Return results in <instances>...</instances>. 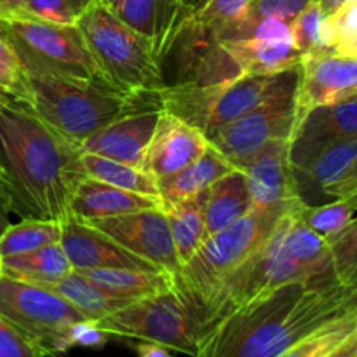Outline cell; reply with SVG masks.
<instances>
[{"mask_svg": "<svg viewBox=\"0 0 357 357\" xmlns=\"http://www.w3.org/2000/svg\"><path fill=\"white\" fill-rule=\"evenodd\" d=\"M357 155V138L326 146L312 157L302 169L295 171V183L300 199L307 206L314 199H324V190L347 171Z\"/></svg>", "mask_w": 357, "mask_h": 357, "instance_id": "cell-22", "label": "cell"}, {"mask_svg": "<svg viewBox=\"0 0 357 357\" xmlns=\"http://www.w3.org/2000/svg\"><path fill=\"white\" fill-rule=\"evenodd\" d=\"M251 209H253V201H251L246 174L241 169L230 171L206 190V234L209 237L227 229L244 215H248Z\"/></svg>", "mask_w": 357, "mask_h": 357, "instance_id": "cell-24", "label": "cell"}, {"mask_svg": "<svg viewBox=\"0 0 357 357\" xmlns=\"http://www.w3.org/2000/svg\"><path fill=\"white\" fill-rule=\"evenodd\" d=\"M70 347H86V349H101L107 345L108 335L98 326L94 321H79L72 324L66 331Z\"/></svg>", "mask_w": 357, "mask_h": 357, "instance_id": "cell-41", "label": "cell"}, {"mask_svg": "<svg viewBox=\"0 0 357 357\" xmlns=\"http://www.w3.org/2000/svg\"><path fill=\"white\" fill-rule=\"evenodd\" d=\"M152 208H162V201L86 176L70 201V218L89 223Z\"/></svg>", "mask_w": 357, "mask_h": 357, "instance_id": "cell-20", "label": "cell"}, {"mask_svg": "<svg viewBox=\"0 0 357 357\" xmlns=\"http://www.w3.org/2000/svg\"><path fill=\"white\" fill-rule=\"evenodd\" d=\"M96 324L108 337L153 342L194 357L202 338L197 319L174 289L135 300Z\"/></svg>", "mask_w": 357, "mask_h": 357, "instance_id": "cell-8", "label": "cell"}, {"mask_svg": "<svg viewBox=\"0 0 357 357\" xmlns=\"http://www.w3.org/2000/svg\"><path fill=\"white\" fill-rule=\"evenodd\" d=\"M37 286H42V288L58 295L59 298L75 307L80 314H84L86 319L94 321V323L107 317L108 314L122 309L128 303L135 302V300L122 298V296H115L112 293L105 291L101 286L94 284L91 279H87L86 275L77 271H72L68 275L58 279V281Z\"/></svg>", "mask_w": 357, "mask_h": 357, "instance_id": "cell-26", "label": "cell"}, {"mask_svg": "<svg viewBox=\"0 0 357 357\" xmlns=\"http://www.w3.org/2000/svg\"><path fill=\"white\" fill-rule=\"evenodd\" d=\"M291 208L251 209L236 223L209 236L201 250L174 274V291L195 316L202 337L208 333L213 309L229 279L260 251L279 220Z\"/></svg>", "mask_w": 357, "mask_h": 357, "instance_id": "cell-3", "label": "cell"}, {"mask_svg": "<svg viewBox=\"0 0 357 357\" xmlns=\"http://www.w3.org/2000/svg\"><path fill=\"white\" fill-rule=\"evenodd\" d=\"M328 14L319 2H310L291 23L293 44L302 56L316 51H324L326 45Z\"/></svg>", "mask_w": 357, "mask_h": 357, "instance_id": "cell-35", "label": "cell"}, {"mask_svg": "<svg viewBox=\"0 0 357 357\" xmlns=\"http://www.w3.org/2000/svg\"><path fill=\"white\" fill-rule=\"evenodd\" d=\"M13 100H14V98L10 96L9 93H6V91H3L2 87H0V112H2L3 108H6L7 105H9Z\"/></svg>", "mask_w": 357, "mask_h": 357, "instance_id": "cell-49", "label": "cell"}, {"mask_svg": "<svg viewBox=\"0 0 357 357\" xmlns=\"http://www.w3.org/2000/svg\"><path fill=\"white\" fill-rule=\"evenodd\" d=\"M300 65L282 72L275 89L264 101L220 129L209 145L236 169L272 139L291 138L296 122Z\"/></svg>", "mask_w": 357, "mask_h": 357, "instance_id": "cell-9", "label": "cell"}, {"mask_svg": "<svg viewBox=\"0 0 357 357\" xmlns=\"http://www.w3.org/2000/svg\"><path fill=\"white\" fill-rule=\"evenodd\" d=\"M314 2H321V0H314Z\"/></svg>", "mask_w": 357, "mask_h": 357, "instance_id": "cell-54", "label": "cell"}, {"mask_svg": "<svg viewBox=\"0 0 357 357\" xmlns=\"http://www.w3.org/2000/svg\"><path fill=\"white\" fill-rule=\"evenodd\" d=\"M302 204L303 201L298 202L286 216L284 234H282V246L286 255L298 265L317 274L335 275L330 244L300 218L298 209Z\"/></svg>", "mask_w": 357, "mask_h": 357, "instance_id": "cell-27", "label": "cell"}, {"mask_svg": "<svg viewBox=\"0 0 357 357\" xmlns=\"http://www.w3.org/2000/svg\"><path fill=\"white\" fill-rule=\"evenodd\" d=\"M351 2V0H321V7L324 9V13L328 14V16H331L333 13H337L340 7H344L345 3Z\"/></svg>", "mask_w": 357, "mask_h": 357, "instance_id": "cell-47", "label": "cell"}, {"mask_svg": "<svg viewBox=\"0 0 357 357\" xmlns=\"http://www.w3.org/2000/svg\"><path fill=\"white\" fill-rule=\"evenodd\" d=\"M298 215L310 229L328 241L342 232L357 216V195L335 199L317 206H307L303 202Z\"/></svg>", "mask_w": 357, "mask_h": 357, "instance_id": "cell-34", "label": "cell"}, {"mask_svg": "<svg viewBox=\"0 0 357 357\" xmlns=\"http://www.w3.org/2000/svg\"><path fill=\"white\" fill-rule=\"evenodd\" d=\"M246 174L253 209L291 208L302 201L289 160V138L272 139L241 167Z\"/></svg>", "mask_w": 357, "mask_h": 357, "instance_id": "cell-16", "label": "cell"}, {"mask_svg": "<svg viewBox=\"0 0 357 357\" xmlns=\"http://www.w3.org/2000/svg\"><path fill=\"white\" fill-rule=\"evenodd\" d=\"M220 47L227 52L239 77L275 75L284 70L295 68L302 61V54L296 51L293 40L271 42L239 38L220 42Z\"/></svg>", "mask_w": 357, "mask_h": 357, "instance_id": "cell-21", "label": "cell"}, {"mask_svg": "<svg viewBox=\"0 0 357 357\" xmlns=\"http://www.w3.org/2000/svg\"><path fill=\"white\" fill-rule=\"evenodd\" d=\"M0 87L20 103L31 108V89L26 70L16 47L0 28Z\"/></svg>", "mask_w": 357, "mask_h": 357, "instance_id": "cell-36", "label": "cell"}, {"mask_svg": "<svg viewBox=\"0 0 357 357\" xmlns=\"http://www.w3.org/2000/svg\"><path fill=\"white\" fill-rule=\"evenodd\" d=\"M351 96H356V98H357V86H356V89L352 91V94H351Z\"/></svg>", "mask_w": 357, "mask_h": 357, "instance_id": "cell-53", "label": "cell"}, {"mask_svg": "<svg viewBox=\"0 0 357 357\" xmlns=\"http://www.w3.org/2000/svg\"><path fill=\"white\" fill-rule=\"evenodd\" d=\"M135 351L138 357H173L169 349L164 345L153 344V342H142L135 345Z\"/></svg>", "mask_w": 357, "mask_h": 357, "instance_id": "cell-44", "label": "cell"}, {"mask_svg": "<svg viewBox=\"0 0 357 357\" xmlns=\"http://www.w3.org/2000/svg\"><path fill=\"white\" fill-rule=\"evenodd\" d=\"M98 2H100L101 6L108 7V9H114V6L117 3V0H98Z\"/></svg>", "mask_w": 357, "mask_h": 357, "instance_id": "cell-50", "label": "cell"}, {"mask_svg": "<svg viewBox=\"0 0 357 357\" xmlns=\"http://www.w3.org/2000/svg\"><path fill=\"white\" fill-rule=\"evenodd\" d=\"M354 303L357 291L338 281L281 284L220 319L195 357H281Z\"/></svg>", "mask_w": 357, "mask_h": 357, "instance_id": "cell-2", "label": "cell"}, {"mask_svg": "<svg viewBox=\"0 0 357 357\" xmlns=\"http://www.w3.org/2000/svg\"><path fill=\"white\" fill-rule=\"evenodd\" d=\"M3 16H7V9H6V6H3L2 0H0V17H3Z\"/></svg>", "mask_w": 357, "mask_h": 357, "instance_id": "cell-51", "label": "cell"}, {"mask_svg": "<svg viewBox=\"0 0 357 357\" xmlns=\"http://www.w3.org/2000/svg\"><path fill=\"white\" fill-rule=\"evenodd\" d=\"M105 291L122 298L138 300L143 296L173 291L174 274L167 271H135V268H86L77 271Z\"/></svg>", "mask_w": 357, "mask_h": 357, "instance_id": "cell-25", "label": "cell"}, {"mask_svg": "<svg viewBox=\"0 0 357 357\" xmlns=\"http://www.w3.org/2000/svg\"><path fill=\"white\" fill-rule=\"evenodd\" d=\"M328 244L337 281L357 291V216Z\"/></svg>", "mask_w": 357, "mask_h": 357, "instance_id": "cell-37", "label": "cell"}, {"mask_svg": "<svg viewBox=\"0 0 357 357\" xmlns=\"http://www.w3.org/2000/svg\"><path fill=\"white\" fill-rule=\"evenodd\" d=\"M61 243V222L40 218H23L10 223L0 236V258L30 253L51 244Z\"/></svg>", "mask_w": 357, "mask_h": 357, "instance_id": "cell-31", "label": "cell"}, {"mask_svg": "<svg viewBox=\"0 0 357 357\" xmlns=\"http://www.w3.org/2000/svg\"><path fill=\"white\" fill-rule=\"evenodd\" d=\"M208 149V138L199 129L162 110L143 169L160 181L197 160Z\"/></svg>", "mask_w": 357, "mask_h": 357, "instance_id": "cell-18", "label": "cell"}, {"mask_svg": "<svg viewBox=\"0 0 357 357\" xmlns=\"http://www.w3.org/2000/svg\"><path fill=\"white\" fill-rule=\"evenodd\" d=\"M26 75L31 110L77 143L157 98V94L128 93L38 70H26Z\"/></svg>", "mask_w": 357, "mask_h": 357, "instance_id": "cell-4", "label": "cell"}, {"mask_svg": "<svg viewBox=\"0 0 357 357\" xmlns=\"http://www.w3.org/2000/svg\"><path fill=\"white\" fill-rule=\"evenodd\" d=\"M0 314L42 351L44 357L70 351L66 331L86 319L75 307L42 286L0 274ZM89 321V319H87Z\"/></svg>", "mask_w": 357, "mask_h": 357, "instance_id": "cell-10", "label": "cell"}, {"mask_svg": "<svg viewBox=\"0 0 357 357\" xmlns=\"http://www.w3.org/2000/svg\"><path fill=\"white\" fill-rule=\"evenodd\" d=\"M0 28L16 47L24 70H38L65 79L119 89L77 24L10 14L0 17Z\"/></svg>", "mask_w": 357, "mask_h": 357, "instance_id": "cell-5", "label": "cell"}, {"mask_svg": "<svg viewBox=\"0 0 357 357\" xmlns=\"http://www.w3.org/2000/svg\"><path fill=\"white\" fill-rule=\"evenodd\" d=\"M94 3L98 0H24L21 14L52 23L77 24Z\"/></svg>", "mask_w": 357, "mask_h": 357, "instance_id": "cell-38", "label": "cell"}, {"mask_svg": "<svg viewBox=\"0 0 357 357\" xmlns=\"http://www.w3.org/2000/svg\"><path fill=\"white\" fill-rule=\"evenodd\" d=\"M356 86L357 56L335 49L302 56L296 89V122L312 108L349 98Z\"/></svg>", "mask_w": 357, "mask_h": 357, "instance_id": "cell-13", "label": "cell"}, {"mask_svg": "<svg viewBox=\"0 0 357 357\" xmlns=\"http://www.w3.org/2000/svg\"><path fill=\"white\" fill-rule=\"evenodd\" d=\"M281 75L282 72L275 75H243L204 86L167 84L157 93V101L164 112L194 126L209 142L220 129L264 101L275 89Z\"/></svg>", "mask_w": 357, "mask_h": 357, "instance_id": "cell-7", "label": "cell"}, {"mask_svg": "<svg viewBox=\"0 0 357 357\" xmlns=\"http://www.w3.org/2000/svg\"><path fill=\"white\" fill-rule=\"evenodd\" d=\"M234 169L236 167L209 145V149L197 160L159 181V195L160 201H162V208L169 209L180 202L187 201V199L194 197V195L201 194V192L208 190L216 180H220Z\"/></svg>", "mask_w": 357, "mask_h": 357, "instance_id": "cell-23", "label": "cell"}, {"mask_svg": "<svg viewBox=\"0 0 357 357\" xmlns=\"http://www.w3.org/2000/svg\"><path fill=\"white\" fill-rule=\"evenodd\" d=\"M89 225L162 271L178 274L181 268L164 208L142 209L114 218L94 220Z\"/></svg>", "mask_w": 357, "mask_h": 357, "instance_id": "cell-12", "label": "cell"}, {"mask_svg": "<svg viewBox=\"0 0 357 357\" xmlns=\"http://www.w3.org/2000/svg\"><path fill=\"white\" fill-rule=\"evenodd\" d=\"M335 51L344 52V54L357 56V31H356L354 35H351V37H349L347 40L342 42L340 45H337V47H335Z\"/></svg>", "mask_w": 357, "mask_h": 357, "instance_id": "cell-46", "label": "cell"}, {"mask_svg": "<svg viewBox=\"0 0 357 357\" xmlns=\"http://www.w3.org/2000/svg\"><path fill=\"white\" fill-rule=\"evenodd\" d=\"M206 190L169 209H164L180 264H187L208 239L204 223Z\"/></svg>", "mask_w": 357, "mask_h": 357, "instance_id": "cell-29", "label": "cell"}, {"mask_svg": "<svg viewBox=\"0 0 357 357\" xmlns=\"http://www.w3.org/2000/svg\"><path fill=\"white\" fill-rule=\"evenodd\" d=\"M80 160H82L87 176L94 178V180L105 181V183L129 192H136V194L160 199L159 181L142 167L129 166V164L89 152L80 153Z\"/></svg>", "mask_w": 357, "mask_h": 357, "instance_id": "cell-30", "label": "cell"}, {"mask_svg": "<svg viewBox=\"0 0 357 357\" xmlns=\"http://www.w3.org/2000/svg\"><path fill=\"white\" fill-rule=\"evenodd\" d=\"M162 117V107L157 98L136 110L122 115L117 121L101 128L80 143L82 152L108 157L129 166L142 167L146 150Z\"/></svg>", "mask_w": 357, "mask_h": 357, "instance_id": "cell-15", "label": "cell"}, {"mask_svg": "<svg viewBox=\"0 0 357 357\" xmlns=\"http://www.w3.org/2000/svg\"><path fill=\"white\" fill-rule=\"evenodd\" d=\"M10 213H14L13 199H10L9 190H7L2 174H0V236H2V234L6 232L7 227L10 225Z\"/></svg>", "mask_w": 357, "mask_h": 357, "instance_id": "cell-43", "label": "cell"}, {"mask_svg": "<svg viewBox=\"0 0 357 357\" xmlns=\"http://www.w3.org/2000/svg\"><path fill=\"white\" fill-rule=\"evenodd\" d=\"M250 0H199L174 31L169 56L176 65V82L185 84L206 56L220 44L227 28L241 16Z\"/></svg>", "mask_w": 357, "mask_h": 357, "instance_id": "cell-11", "label": "cell"}, {"mask_svg": "<svg viewBox=\"0 0 357 357\" xmlns=\"http://www.w3.org/2000/svg\"><path fill=\"white\" fill-rule=\"evenodd\" d=\"M312 0H250L241 16L230 24L223 33L222 40H239L246 38L248 31L260 21L278 17L293 23L295 17L305 9Z\"/></svg>", "mask_w": 357, "mask_h": 357, "instance_id": "cell-33", "label": "cell"}, {"mask_svg": "<svg viewBox=\"0 0 357 357\" xmlns=\"http://www.w3.org/2000/svg\"><path fill=\"white\" fill-rule=\"evenodd\" d=\"M357 330V303L296 342L281 357H326Z\"/></svg>", "mask_w": 357, "mask_h": 357, "instance_id": "cell-32", "label": "cell"}, {"mask_svg": "<svg viewBox=\"0 0 357 357\" xmlns=\"http://www.w3.org/2000/svg\"><path fill=\"white\" fill-rule=\"evenodd\" d=\"M3 6H6L7 9V16H10V14H21L23 13V2L24 0H2ZM6 17V16H3Z\"/></svg>", "mask_w": 357, "mask_h": 357, "instance_id": "cell-48", "label": "cell"}, {"mask_svg": "<svg viewBox=\"0 0 357 357\" xmlns=\"http://www.w3.org/2000/svg\"><path fill=\"white\" fill-rule=\"evenodd\" d=\"M0 357H44V354L0 314Z\"/></svg>", "mask_w": 357, "mask_h": 357, "instance_id": "cell-40", "label": "cell"}, {"mask_svg": "<svg viewBox=\"0 0 357 357\" xmlns=\"http://www.w3.org/2000/svg\"><path fill=\"white\" fill-rule=\"evenodd\" d=\"M357 138V98L321 105L307 112L295 124L289 138L293 173L302 169L316 153L338 142Z\"/></svg>", "mask_w": 357, "mask_h": 357, "instance_id": "cell-14", "label": "cell"}, {"mask_svg": "<svg viewBox=\"0 0 357 357\" xmlns=\"http://www.w3.org/2000/svg\"><path fill=\"white\" fill-rule=\"evenodd\" d=\"M80 143L13 100L0 112V174L21 218L65 222L70 201L87 176Z\"/></svg>", "mask_w": 357, "mask_h": 357, "instance_id": "cell-1", "label": "cell"}, {"mask_svg": "<svg viewBox=\"0 0 357 357\" xmlns=\"http://www.w3.org/2000/svg\"><path fill=\"white\" fill-rule=\"evenodd\" d=\"M357 31V0H351L344 7L328 16L326 45L335 49Z\"/></svg>", "mask_w": 357, "mask_h": 357, "instance_id": "cell-39", "label": "cell"}, {"mask_svg": "<svg viewBox=\"0 0 357 357\" xmlns=\"http://www.w3.org/2000/svg\"><path fill=\"white\" fill-rule=\"evenodd\" d=\"M351 195H357V155L351 166L347 167V171L324 190L326 202L340 197H351Z\"/></svg>", "mask_w": 357, "mask_h": 357, "instance_id": "cell-42", "label": "cell"}, {"mask_svg": "<svg viewBox=\"0 0 357 357\" xmlns=\"http://www.w3.org/2000/svg\"><path fill=\"white\" fill-rule=\"evenodd\" d=\"M199 0H183V3H187L188 7H192V6H195V3H197Z\"/></svg>", "mask_w": 357, "mask_h": 357, "instance_id": "cell-52", "label": "cell"}, {"mask_svg": "<svg viewBox=\"0 0 357 357\" xmlns=\"http://www.w3.org/2000/svg\"><path fill=\"white\" fill-rule=\"evenodd\" d=\"M326 357H357V330Z\"/></svg>", "mask_w": 357, "mask_h": 357, "instance_id": "cell-45", "label": "cell"}, {"mask_svg": "<svg viewBox=\"0 0 357 357\" xmlns=\"http://www.w3.org/2000/svg\"><path fill=\"white\" fill-rule=\"evenodd\" d=\"M77 26L119 89L157 94L167 86L164 61L155 45L119 20L114 10L100 2L94 3Z\"/></svg>", "mask_w": 357, "mask_h": 357, "instance_id": "cell-6", "label": "cell"}, {"mask_svg": "<svg viewBox=\"0 0 357 357\" xmlns=\"http://www.w3.org/2000/svg\"><path fill=\"white\" fill-rule=\"evenodd\" d=\"M73 271L61 244L40 248L30 253L0 258V274L31 284L58 281Z\"/></svg>", "mask_w": 357, "mask_h": 357, "instance_id": "cell-28", "label": "cell"}, {"mask_svg": "<svg viewBox=\"0 0 357 357\" xmlns=\"http://www.w3.org/2000/svg\"><path fill=\"white\" fill-rule=\"evenodd\" d=\"M190 7L183 0H117L114 14L155 45L166 61L178 24Z\"/></svg>", "mask_w": 357, "mask_h": 357, "instance_id": "cell-19", "label": "cell"}, {"mask_svg": "<svg viewBox=\"0 0 357 357\" xmlns=\"http://www.w3.org/2000/svg\"><path fill=\"white\" fill-rule=\"evenodd\" d=\"M61 248L73 271L86 268H135L162 271L150 261L136 257L112 237L105 236L89 223L68 218L61 223Z\"/></svg>", "mask_w": 357, "mask_h": 357, "instance_id": "cell-17", "label": "cell"}]
</instances>
